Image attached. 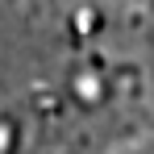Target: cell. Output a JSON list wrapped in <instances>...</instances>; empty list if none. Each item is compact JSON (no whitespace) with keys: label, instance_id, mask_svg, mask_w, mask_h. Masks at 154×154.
Here are the masks:
<instances>
[{"label":"cell","instance_id":"obj_2","mask_svg":"<svg viewBox=\"0 0 154 154\" xmlns=\"http://www.w3.org/2000/svg\"><path fill=\"white\" fill-rule=\"evenodd\" d=\"M75 25H79V33H92V25H96V17H92V13L83 8V13L75 17Z\"/></svg>","mask_w":154,"mask_h":154},{"label":"cell","instance_id":"obj_1","mask_svg":"<svg viewBox=\"0 0 154 154\" xmlns=\"http://www.w3.org/2000/svg\"><path fill=\"white\" fill-rule=\"evenodd\" d=\"M8 146H13V125L0 121V154H8Z\"/></svg>","mask_w":154,"mask_h":154}]
</instances>
